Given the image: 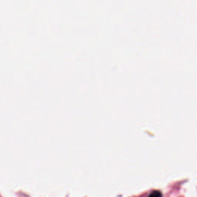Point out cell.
<instances>
[{"mask_svg": "<svg viewBox=\"0 0 197 197\" xmlns=\"http://www.w3.org/2000/svg\"><path fill=\"white\" fill-rule=\"evenodd\" d=\"M148 197H162V193L160 191H153Z\"/></svg>", "mask_w": 197, "mask_h": 197, "instance_id": "cell-1", "label": "cell"}]
</instances>
